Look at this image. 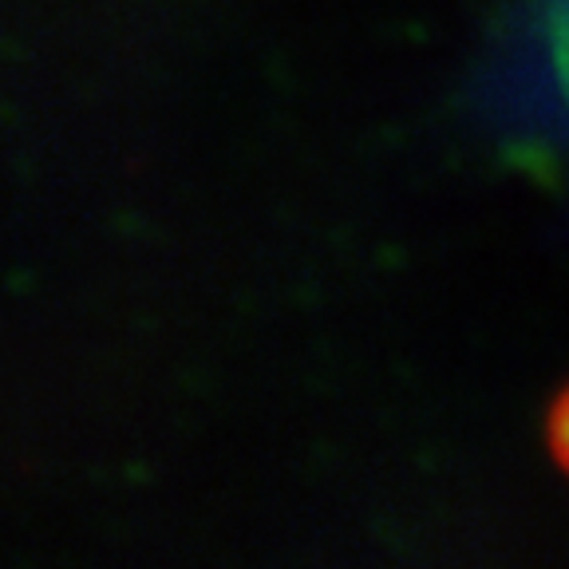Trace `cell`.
Instances as JSON below:
<instances>
[{"mask_svg":"<svg viewBox=\"0 0 569 569\" xmlns=\"http://www.w3.org/2000/svg\"><path fill=\"white\" fill-rule=\"evenodd\" d=\"M546 439H550V455L558 459V467L569 475V383L558 391V400L546 419Z\"/></svg>","mask_w":569,"mask_h":569,"instance_id":"1","label":"cell"}]
</instances>
